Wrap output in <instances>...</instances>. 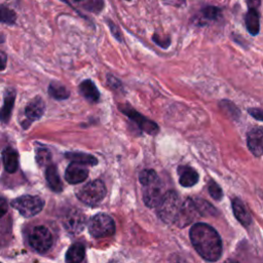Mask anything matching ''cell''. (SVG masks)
<instances>
[{
    "label": "cell",
    "mask_w": 263,
    "mask_h": 263,
    "mask_svg": "<svg viewBox=\"0 0 263 263\" xmlns=\"http://www.w3.org/2000/svg\"><path fill=\"white\" fill-rule=\"evenodd\" d=\"M189 236L195 251L204 260H219L222 254V240L215 228L205 223H196L191 227Z\"/></svg>",
    "instance_id": "obj_1"
},
{
    "label": "cell",
    "mask_w": 263,
    "mask_h": 263,
    "mask_svg": "<svg viewBox=\"0 0 263 263\" xmlns=\"http://www.w3.org/2000/svg\"><path fill=\"white\" fill-rule=\"evenodd\" d=\"M181 204L182 203L180 201L179 195L177 194L176 191L174 190L166 191L162 195L158 205L156 206L157 215L159 219H161L165 223H175L177 216L179 214Z\"/></svg>",
    "instance_id": "obj_2"
},
{
    "label": "cell",
    "mask_w": 263,
    "mask_h": 263,
    "mask_svg": "<svg viewBox=\"0 0 263 263\" xmlns=\"http://www.w3.org/2000/svg\"><path fill=\"white\" fill-rule=\"evenodd\" d=\"M107 190L104 182L101 180H93L79 188L76 195L81 202L87 205H97L104 199Z\"/></svg>",
    "instance_id": "obj_3"
},
{
    "label": "cell",
    "mask_w": 263,
    "mask_h": 263,
    "mask_svg": "<svg viewBox=\"0 0 263 263\" xmlns=\"http://www.w3.org/2000/svg\"><path fill=\"white\" fill-rule=\"evenodd\" d=\"M12 208H14L24 217H33L39 214L43 206L44 201L39 196L34 195H22L11 201Z\"/></svg>",
    "instance_id": "obj_4"
},
{
    "label": "cell",
    "mask_w": 263,
    "mask_h": 263,
    "mask_svg": "<svg viewBox=\"0 0 263 263\" xmlns=\"http://www.w3.org/2000/svg\"><path fill=\"white\" fill-rule=\"evenodd\" d=\"M88 231L96 238L110 236L115 231L113 219L106 214H97L88 222Z\"/></svg>",
    "instance_id": "obj_5"
},
{
    "label": "cell",
    "mask_w": 263,
    "mask_h": 263,
    "mask_svg": "<svg viewBox=\"0 0 263 263\" xmlns=\"http://www.w3.org/2000/svg\"><path fill=\"white\" fill-rule=\"evenodd\" d=\"M118 108L124 115H126L132 121H134L138 125V128H140L141 130L145 132L146 134L151 135V136H155L158 134L159 127H158L157 123L154 122L153 120H150L149 118L145 117L141 113H139L137 110H135L128 104L119 105Z\"/></svg>",
    "instance_id": "obj_6"
},
{
    "label": "cell",
    "mask_w": 263,
    "mask_h": 263,
    "mask_svg": "<svg viewBox=\"0 0 263 263\" xmlns=\"http://www.w3.org/2000/svg\"><path fill=\"white\" fill-rule=\"evenodd\" d=\"M29 243L35 251L44 253L52 246V234L45 226H36L30 232Z\"/></svg>",
    "instance_id": "obj_7"
},
{
    "label": "cell",
    "mask_w": 263,
    "mask_h": 263,
    "mask_svg": "<svg viewBox=\"0 0 263 263\" xmlns=\"http://www.w3.org/2000/svg\"><path fill=\"white\" fill-rule=\"evenodd\" d=\"M199 217H202V215L198 209L195 198L189 197L181 204V208L175 223L179 227H185L191 224L192 222H194L195 220H197V218Z\"/></svg>",
    "instance_id": "obj_8"
},
{
    "label": "cell",
    "mask_w": 263,
    "mask_h": 263,
    "mask_svg": "<svg viewBox=\"0 0 263 263\" xmlns=\"http://www.w3.org/2000/svg\"><path fill=\"white\" fill-rule=\"evenodd\" d=\"M63 225L68 232L78 234L86 225L85 215L78 209H70L63 217Z\"/></svg>",
    "instance_id": "obj_9"
},
{
    "label": "cell",
    "mask_w": 263,
    "mask_h": 263,
    "mask_svg": "<svg viewBox=\"0 0 263 263\" xmlns=\"http://www.w3.org/2000/svg\"><path fill=\"white\" fill-rule=\"evenodd\" d=\"M44 111H45V104L42 98L38 96L33 98L25 108L26 121L22 122L23 127L26 129L31 125L33 121L40 119L43 116Z\"/></svg>",
    "instance_id": "obj_10"
},
{
    "label": "cell",
    "mask_w": 263,
    "mask_h": 263,
    "mask_svg": "<svg viewBox=\"0 0 263 263\" xmlns=\"http://www.w3.org/2000/svg\"><path fill=\"white\" fill-rule=\"evenodd\" d=\"M161 197V183L159 179L143 185V200L148 208L157 206Z\"/></svg>",
    "instance_id": "obj_11"
},
{
    "label": "cell",
    "mask_w": 263,
    "mask_h": 263,
    "mask_svg": "<svg viewBox=\"0 0 263 263\" xmlns=\"http://www.w3.org/2000/svg\"><path fill=\"white\" fill-rule=\"evenodd\" d=\"M247 144L253 155H263V127L252 128L247 135Z\"/></svg>",
    "instance_id": "obj_12"
},
{
    "label": "cell",
    "mask_w": 263,
    "mask_h": 263,
    "mask_svg": "<svg viewBox=\"0 0 263 263\" xmlns=\"http://www.w3.org/2000/svg\"><path fill=\"white\" fill-rule=\"evenodd\" d=\"M87 168L83 164L77 162H71L65 172V179L70 184L81 183L87 178Z\"/></svg>",
    "instance_id": "obj_13"
},
{
    "label": "cell",
    "mask_w": 263,
    "mask_h": 263,
    "mask_svg": "<svg viewBox=\"0 0 263 263\" xmlns=\"http://www.w3.org/2000/svg\"><path fill=\"white\" fill-rule=\"evenodd\" d=\"M15 101V91L14 89H7L4 93L3 105L0 108V121L2 123H8L11 117L12 109Z\"/></svg>",
    "instance_id": "obj_14"
},
{
    "label": "cell",
    "mask_w": 263,
    "mask_h": 263,
    "mask_svg": "<svg viewBox=\"0 0 263 263\" xmlns=\"http://www.w3.org/2000/svg\"><path fill=\"white\" fill-rule=\"evenodd\" d=\"M231 204H232L233 214L235 218L238 220V222L245 227L250 226L252 223V217L249 211L247 210L245 203L239 198H233L231 200Z\"/></svg>",
    "instance_id": "obj_15"
},
{
    "label": "cell",
    "mask_w": 263,
    "mask_h": 263,
    "mask_svg": "<svg viewBox=\"0 0 263 263\" xmlns=\"http://www.w3.org/2000/svg\"><path fill=\"white\" fill-rule=\"evenodd\" d=\"M179 182L183 187H192L198 182L197 172L187 165H181L178 167Z\"/></svg>",
    "instance_id": "obj_16"
},
{
    "label": "cell",
    "mask_w": 263,
    "mask_h": 263,
    "mask_svg": "<svg viewBox=\"0 0 263 263\" xmlns=\"http://www.w3.org/2000/svg\"><path fill=\"white\" fill-rule=\"evenodd\" d=\"M2 160L7 173H15L18 168V153L11 147H6L2 151Z\"/></svg>",
    "instance_id": "obj_17"
},
{
    "label": "cell",
    "mask_w": 263,
    "mask_h": 263,
    "mask_svg": "<svg viewBox=\"0 0 263 263\" xmlns=\"http://www.w3.org/2000/svg\"><path fill=\"white\" fill-rule=\"evenodd\" d=\"M79 91L81 96L89 103H97L100 100V91L98 90L96 84L89 79L83 80L79 84Z\"/></svg>",
    "instance_id": "obj_18"
},
{
    "label": "cell",
    "mask_w": 263,
    "mask_h": 263,
    "mask_svg": "<svg viewBox=\"0 0 263 263\" xmlns=\"http://www.w3.org/2000/svg\"><path fill=\"white\" fill-rule=\"evenodd\" d=\"M45 178L47 181L48 186L50 187V189L54 192H60L63 189V184L58 172V168L54 164H49L48 166H46L45 170Z\"/></svg>",
    "instance_id": "obj_19"
},
{
    "label": "cell",
    "mask_w": 263,
    "mask_h": 263,
    "mask_svg": "<svg viewBox=\"0 0 263 263\" xmlns=\"http://www.w3.org/2000/svg\"><path fill=\"white\" fill-rule=\"evenodd\" d=\"M245 23L248 32L255 36L259 33L260 30V18H259V13L257 9L249 8L246 15H245Z\"/></svg>",
    "instance_id": "obj_20"
},
{
    "label": "cell",
    "mask_w": 263,
    "mask_h": 263,
    "mask_svg": "<svg viewBox=\"0 0 263 263\" xmlns=\"http://www.w3.org/2000/svg\"><path fill=\"white\" fill-rule=\"evenodd\" d=\"M85 256V248L82 243H73L66 253V263H81Z\"/></svg>",
    "instance_id": "obj_21"
},
{
    "label": "cell",
    "mask_w": 263,
    "mask_h": 263,
    "mask_svg": "<svg viewBox=\"0 0 263 263\" xmlns=\"http://www.w3.org/2000/svg\"><path fill=\"white\" fill-rule=\"evenodd\" d=\"M65 156L72 162H77L83 165H96L98 163L95 156L83 152H67Z\"/></svg>",
    "instance_id": "obj_22"
},
{
    "label": "cell",
    "mask_w": 263,
    "mask_h": 263,
    "mask_svg": "<svg viewBox=\"0 0 263 263\" xmlns=\"http://www.w3.org/2000/svg\"><path fill=\"white\" fill-rule=\"evenodd\" d=\"M48 93L52 99L58 100V101L66 100L70 97L69 89L64 84H62L61 82H58V81H52L49 84Z\"/></svg>",
    "instance_id": "obj_23"
},
{
    "label": "cell",
    "mask_w": 263,
    "mask_h": 263,
    "mask_svg": "<svg viewBox=\"0 0 263 263\" xmlns=\"http://www.w3.org/2000/svg\"><path fill=\"white\" fill-rule=\"evenodd\" d=\"M201 17L200 20H203L204 22H212V21H218L221 18L222 13L221 9L216 6H205L200 11Z\"/></svg>",
    "instance_id": "obj_24"
},
{
    "label": "cell",
    "mask_w": 263,
    "mask_h": 263,
    "mask_svg": "<svg viewBox=\"0 0 263 263\" xmlns=\"http://www.w3.org/2000/svg\"><path fill=\"white\" fill-rule=\"evenodd\" d=\"M51 160V154L46 147L38 145L36 148V161L40 166H48Z\"/></svg>",
    "instance_id": "obj_25"
},
{
    "label": "cell",
    "mask_w": 263,
    "mask_h": 263,
    "mask_svg": "<svg viewBox=\"0 0 263 263\" xmlns=\"http://www.w3.org/2000/svg\"><path fill=\"white\" fill-rule=\"evenodd\" d=\"M16 20V13L7 6L0 4V23L13 25Z\"/></svg>",
    "instance_id": "obj_26"
},
{
    "label": "cell",
    "mask_w": 263,
    "mask_h": 263,
    "mask_svg": "<svg viewBox=\"0 0 263 263\" xmlns=\"http://www.w3.org/2000/svg\"><path fill=\"white\" fill-rule=\"evenodd\" d=\"M221 110L223 112H225L229 117L235 119L239 116V110L236 108V106L230 102V101H227V100H223L220 102L219 104Z\"/></svg>",
    "instance_id": "obj_27"
},
{
    "label": "cell",
    "mask_w": 263,
    "mask_h": 263,
    "mask_svg": "<svg viewBox=\"0 0 263 263\" xmlns=\"http://www.w3.org/2000/svg\"><path fill=\"white\" fill-rule=\"evenodd\" d=\"M208 189H209V193L210 195L216 199V200H220L223 196V191L221 189V187L215 182V181H210L209 185H208Z\"/></svg>",
    "instance_id": "obj_28"
},
{
    "label": "cell",
    "mask_w": 263,
    "mask_h": 263,
    "mask_svg": "<svg viewBox=\"0 0 263 263\" xmlns=\"http://www.w3.org/2000/svg\"><path fill=\"white\" fill-rule=\"evenodd\" d=\"M84 7L89 11L99 12L104 7V0H90Z\"/></svg>",
    "instance_id": "obj_29"
},
{
    "label": "cell",
    "mask_w": 263,
    "mask_h": 263,
    "mask_svg": "<svg viewBox=\"0 0 263 263\" xmlns=\"http://www.w3.org/2000/svg\"><path fill=\"white\" fill-rule=\"evenodd\" d=\"M108 26H109V28H110V31H111V33H112V35L116 38V40H118V41H122V38H121V34H120V32H119V29H118V27L112 22V21H110V20H108Z\"/></svg>",
    "instance_id": "obj_30"
},
{
    "label": "cell",
    "mask_w": 263,
    "mask_h": 263,
    "mask_svg": "<svg viewBox=\"0 0 263 263\" xmlns=\"http://www.w3.org/2000/svg\"><path fill=\"white\" fill-rule=\"evenodd\" d=\"M107 82H108L109 86H110L111 88H113V89H119V88H121V82H120L116 77H114L113 75L108 74V76H107Z\"/></svg>",
    "instance_id": "obj_31"
},
{
    "label": "cell",
    "mask_w": 263,
    "mask_h": 263,
    "mask_svg": "<svg viewBox=\"0 0 263 263\" xmlns=\"http://www.w3.org/2000/svg\"><path fill=\"white\" fill-rule=\"evenodd\" d=\"M152 39H153V41L157 44V45H159V46H161V47H163V48H166L168 45H170V43H171V39L170 38H163V39H160V37L157 35V34H154L153 35V37H152Z\"/></svg>",
    "instance_id": "obj_32"
},
{
    "label": "cell",
    "mask_w": 263,
    "mask_h": 263,
    "mask_svg": "<svg viewBox=\"0 0 263 263\" xmlns=\"http://www.w3.org/2000/svg\"><path fill=\"white\" fill-rule=\"evenodd\" d=\"M249 114L254 117L257 120H261L263 121V109H259V108H250L249 110Z\"/></svg>",
    "instance_id": "obj_33"
},
{
    "label": "cell",
    "mask_w": 263,
    "mask_h": 263,
    "mask_svg": "<svg viewBox=\"0 0 263 263\" xmlns=\"http://www.w3.org/2000/svg\"><path fill=\"white\" fill-rule=\"evenodd\" d=\"M7 210H8V204L6 199L0 195V218L4 216V214H6Z\"/></svg>",
    "instance_id": "obj_34"
},
{
    "label": "cell",
    "mask_w": 263,
    "mask_h": 263,
    "mask_svg": "<svg viewBox=\"0 0 263 263\" xmlns=\"http://www.w3.org/2000/svg\"><path fill=\"white\" fill-rule=\"evenodd\" d=\"M162 1L166 5H172V6H176V7H181L186 2V0H162Z\"/></svg>",
    "instance_id": "obj_35"
},
{
    "label": "cell",
    "mask_w": 263,
    "mask_h": 263,
    "mask_svg": "<svg viewBox=\"0 0 263 263\" xmlns=\"http://www.w3.org/2000/svg\"><path fill=\"white\" fill-rule=\"evenodd\" d=\"M6 62H7V55L4 51L0 50V71L4 70L6 68Z\"/></svg>",
    "instance_id": "obj_36"
},
{
    "label": "cell",
    "mask_w": 263,
    "mask_h": 263,
    "mask_svg": "<svg viewBox=\"0 0 263 263\" xmlns=\"http://www.w3.org/2000/svg\"><path fill=\"white\" fill-rule=\"evenodd\" d=\"M248 8H253V9H257L260 6L261 1L260 0H246Z\"/></svg>",
    "instance_id": "obj_37"
},
{
    "label": "cell",
    "mask_w": 263,
    "mask_h": 263,
    "mask_svg": "<svg viewBox=\"0 0 263 263\" xmlns=\"http://www.w3.org/2000/svg\"><path fill=\"white\" fill-rule=\"evenodd\" d=\"M224 263H238V262L235 261V260H233V259H228V260H226Z\"/></svg>",
    "instance_id": "obj_38"
},
{
    "label": "cell",
    "mask_w": 263,
    "mask_h": 263,
    "mask_svg": "<svg viewBox=\"0 0 263 263\" xmlns=\"http://www.w3.org/2000/svg\"><path fill=\"white\" fill-rule=\"evenodd\" d=\"M108 263H120V262L117 261V260H111V261H109Z\"/></svg>",
    "instance_id": "obj_39"
},
{
    "label": "cell",
    "mask_w": 263,
    "mask_h": 263,
    "mask_svg": "<svg viewBox=\"0 0 263 263\" xmlns=\"http://www.w3.org/2000/svg\"><path fill=\"white\" fill-rule=\"evenodd\" d=\"M75 1H77V2H79V1H82V0H75Z\"/></svg>",
    "instance_id": "obj_40"
},
{
    "label": "cell",
    "mask_w": 263,
    "mask_h": 263,
    "mask_svg": "<svg viewBox=\"0 0 263 263\" xmlns=\"http://www.w3.org/2000/svg\"><path fill=\"white\" fill-rule=\"evenodd\" d=\"M127 1H130V0H127Z\"/></svg>",
    "instance_id": "obj_41"
},
{
    "label": "cell",
    "mask_w": 263,
    "mask_h": 263,
    "mask_svg": "<svg viewBox=\"0 0 263 263\" xmlns=\"http://www.w3.org/2000/svg\"><path fill=\"white\" fill-rule=\"evenodd\" d=\"M0 263H1V262H0Z\"/></svg>",
    "instance_id": "obj_42"
}]
</instances>
